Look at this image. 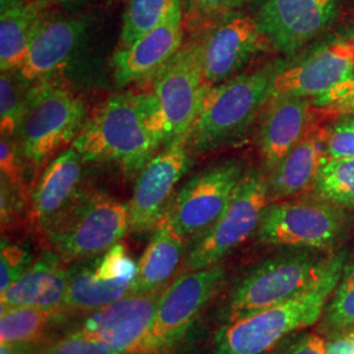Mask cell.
<instances>
[{"label":"cell","mask_w":354,"mask_h":354,"mask_svg":"<svg viewBox=\"0 0 354 354\" xmlns=\"http://www.w3.org/2000/svg\"><path fill=\"white\" fill-rule=\"evenodd\" d=\"M26 83L16 73H1L0 75V134L1 138L12 140L19 134L26 109Z\"/></svg>","instance_id":"30"},{"label":"cell","mask_w":354,"mask_h":354,"mask_svg":"<svg viewBox=\"0 0 354 354\" xmlns=\"http://www.w3.org/2000/svg\"><path fill=\"white\" fill-rule=\"evenodd\" d=\"M243 176L239 163L226 162L192 177L165 212L171 227L185 241L201 235L227 209Z\"/></svg>","instance_id":"11"},{"label":"cell","mask_w":354,"mask_h":354,"mask_svg":"<svg viewBox=\"0 0 354 354\" xmlns=\"http://www.w3.org/2000/svg\"><path fill=\"white\" fill-rule=\"evenodd\" d=\"M315 251L291 248L253 268L231 289L226 322L283 304L310 289L323 277L333 259V254L323 256Z\"/></svg>","instance_id":"6"},{"label":"cell","mask_w":354,"mask_h":354,"mask_svg":"<svg viewBox=\"0 0 354 354\" xmlns=\"http://www.w3.org/2000/svg\"><path fill=\"white\" fill-rule=\"evenodd\" d=\"M317 114L337 120L354 114V77L313 99Z\"/></svg>","instance_id":"34"},{"label":"cell","mask_w":354,"mask_h":354,"mask_svg":"<svg viewBox=\"0 0 354 354\" xmlns=\"http://www.w3.org/2000/svg\"><path fill=\"white\" fill-rule=\"evenodd\" d=\"M20 153L21 152L17 151L16 145H13L12 140L1 138L0 140L1 177L6 178L16 189L20 190L21 193L28 196L26 181H24V168H23V162L20 159Z\"/></svg>","instance_id":"36"},{"label":"cell","mask_w":354,"mask_h":354,"mask_svg":"<svg viewBox=\"0 0 354 354\" xmlns=\"http://www.w3.org/2000/svg\"><path fill=\"white\" fill-rule=\"evenodd\" d=\"M32 354H121L105 342L86 336L66 333L59 339L46 340L33 346Z\"/></svg>","instance_id":"32"},{"label":"cell","mask_w":354,"mask_h":354,"mask_svg":"<svg viewBox=\"0 0 354 354\" xmlns=\"http://www.w3.org/2000/svg\"><path fill=\"white\" fill-rule=\"evenodd\" d=\"M336 0H264L259 26L277 50L292 55L332 21Z\"/></svg>","instance_id":"15"},{"label":"cell","mask_w":354,"mask_h":354,"mask_svg":"<svg viewBox=\"0 0 354 354\" xmlns=\"http://www.w3.org/2000/svg\"><path fill=\"white\" fill-rule=\"evenodd\" d=\"M99 257L77 261L68 266L67 291L64 299L66 314H88L106 304H113L131 292L136 279L105 281L95 274Z\"/></svg>","instance_id":"25"},{"label":"cell","mask_w":354,"mask_h":354,"mask_svg":"<svg viewBox=\"0 0 354 354\" xmlns=\"http://www.w3.org/2000/svg\"><path fill=\"white\" fill-rule=\"evenodd\" d=\"M201 41H192L153 76L151 125L168 147L188 140L206 92Z\"/></svg>","instance_id":"7"},{"label":"cell","mask_w":354,"mask_h":354,"mask_svg":"<svg viewBox=\"0 0 354 354\" xmlns=\"http://www.w3.org/2000/svg\"><path fill=\"white\" fill-rule=\"evenodd\" d=\"M36 344H0V354H32Z\"/></svg>","instance_id":"40"},{"label":"cell","mask_w":354,"mask_h":354,"mask_svg":"<svg viewBox=\"0 0 354 354\" xmlns=\"http://www.w3.org/2000/svg\"><path fill=\"white\" fill-rule=\"evenodd\" d=\"M327 342L320 335H304L291 344L282 354H326Z\"/></svg>","instance_id":"38"},{"label":"cell","mask_w":354,"mask_h":354,"mask_svg":"<svg viewBox=\"0 0 354 354\" xmlns=\"http://www.w3.org/2000/svg\"><path fill=\"white\" fill-rule=\"evenodd\" d=\"M349 227L342 207L317 201H277L266 207L257 239L270 245L326 250L342 241Z\"/></svg>","instance_id":"10"},{"label":"cell","mask_w":354,"mask_h":354,"mask_svg":"<svg viewBox=\"0 0 354 354\" xmlns=\"http://www.w3.org/2000/svg\"><path fill=\"white\" fill-rule=\"evenodd\" d=\"M184 16L181 0H176L165 19L127 48L114 53L112 66L118 87L156 75L183 48Z\"/></svg>","instance_id":"17"},{"label":"cell","mask_w":354,"mask_h":354,"mask_svg":"<svg viewBox=\"0 0 354 354\" xmlns=\"http://www.w3.org/2000/svg\"><path fill=\"white\" fill-rule=\"evenodd\" d=\"M88 23L80 17H45L30 42L26 61L16 73L26 86L54 77L86 37Z\"/></svg>","instance_id":"18"},{"label":"cell","mask_w":354,"mask_h":354,"mask_svg":"<svg viewBox=\"0 0 354 354\" xmlns=\"http://www.w3.org/2000/svg\"><path fill=\"white\" fill-rule=\"evenodd\" d=\"M188 142H178L156 153L140 171L129 203V231H151L165 216L180 180L189 171Z\"/></svg>","instance_id":"13"},{"label":"cell","mask_w":354,"mask_h":354,"mask_svg":"<svg viewBox=\"0 0 354 354\" xmlns=\"http://www.w3.org/2000/svg\"><path fill=\"white\" fill-rule=\"evenodd\" d=\"M225 281L226 269L221 264L178 274L159 299L143 354L163 353L174 348L222 289Z\"/></svg>","instance_id":"9"},{"label":"cell","mask_w":354,"mask_h":354,"mask_svg":"<svg viewBox=\"0 0 354 354\" xmlns=\"http://www.w3.org/2000/svg\"><path fill=\"white\" fill-rule=\"evenodd\" d=\"M266 36L248 15H231L201 41L205 86L214 87L235 77L259 51Z\"/></svg>","instance_id":"16"},{"label":"cell","mask_w":354,"mask_h":354,"mask_svg":"<svg viewBox=\"0 0 354 354\" xmlns=\"http://www.w3.org/2000/svg\"><path fill=\"white\" fill-rule=\"evenodd\" d=\"M83 159L74 147L54 158L30 194L29 221L41 236L75 203L82 188Z\"/></svg>","instance_id":"19"},{"label":"cell","mask_w":354,"mask_h":354,"mask_svg":"<svg viewBox=\"0 0 354 354\" xmlns=\"http://www.w3.org/2000/svg\"><path fill=\"white\" fill-rule=\"evenodd\" d=\"M323 326L337 335L354 329V257L344 266L342 279L326 307Z\"/></svg>","instance_id":"29"},{"label":"cell","mask_w":354,"mask_h":354,"mask_svg":"<svg viewBox=\"0 0 354 354\" xmlns=\"http://www.w3.org/2000/svg\"><path fill=\"white\" fill-rule=\"evenodd\" d=\"M282 68V62L268 64L206 88L187 140L190 150L210 151L238 140L272 99L273 79Z\"/></svg>","instance_id":"3"},{"label":"cell","mask_w":354,"mask_h":354,"mask_svg":"<svg viewBox=\"0 0 354 354\" xmlns=\"http://www.w3.org/2000/svg\"><path fill=\"white\" fill-rule=\"evenodd\" d=\"M328 130L315 121L279 165L268 174L270 203L302 193L314 185L320 168L327 162Z\"/></svg>","instance_id":"22"},{"label":"cell","mask_w":354,"mask_h":354,"mask_svg":"<svg viewBox=\"0 0 354 354\" xmlns=\"http://www.w3.org/2000/svg\"><path fill=\"white\" fill-rule=\"evenodd\" d=\"M327 130L328 158L354 159V114L337 118V122Z\"/></svg>","instance_id":"35"},{"label":"cell","mask_w":354,"mask_h":354,"mask_svg":"<svg viewBox=\"0 0 354 354\" xmlns=\"http://www.w3.org/2000/svg\"><path fill=\"white\" fill-rule=\"evenodd\" d=\"M35 263L30 250L3 238L0 251V292L7 290Z\"/></svg>","instance_id":"31"},{"label":"cell","mask_w":354,"mask_h":354,"mask_svg":"<svg viewBox=\"0 0 354 354\" xmlns=\"http://www.w3.org/2000/svg\"><path fill=\"white\" fill-rule=\"evenodd\" d=\"M46 17V4L33 0H1L0 67L17 73L26 61L30 42Z\"/></svg>","instance_id":"24"},{"label":"cell","mask_w":354,"mask_h":354,"mask_svg":"<svg viewBox=\"0 0 354 354\" xmlns=\"http://www.w3.org/2000/svg\"><path fill=\"white\" fill-rule=\"evenodd\" d=\"M86 117L83 100L55 76L30 84L17 134L21 156L37 169L54 152L74 143Z\"/></svg>","instance_id":"5"},{"label":"cell","mask_w":354,"mask_h":354,"mask_svg":"<svg viewBox=\"0 0 354 354\" xmlns=\"http://www.w3.org/2000/svg\"><path fill=\"white\" fill-rule=\"evenodd\" d=\"M354 77V32L333 38L273 79L272 97H317Z\"/></svg>","instance_id":"14"},{"label":"cell","mask_w":354,"mask_h":354,"mask_svg":"<svg viewBox=\"0 0 354 354\" xmlns=\"http://www.w3.org/2000/svg\"><path fill=\"white\" fill-rule=\"evenodd\" d=\"M68 264L53 250L39 254L26 273L0 292V307H37L64 314Z\"/></svg>","instance_id":"20"},{"label":"cell","mask_w":354,"mask_h":354,"mask_svg":"<svg viewBox=\"0 0 354 354\" xmlns=\"http://www.w3.org/2000/svg\"><path fill=\"white\" fill-rule=\"evenodd\" d=\"M151 93L111 96L86 121L73 146L88 162H114L129 176L140 175L162 146L151 125Z\"/></svg>","instance_id":"1"},{"label":"cell","mask_w":354,"mask_h":354,"mask_svg":"<svg viewBox=\"0 0 354 354\" xmlns=\"http://www.w3.org/2000/svg\"><path fill=\"white\" fill-rule=\"evenodd\" d=\"M33 1H38L42 4H54V3H67V1H74V0H33Z\"/></svg>","instance_id":"41"},{"label":"cell","mask_w":354,"mask_h":354,"mask_svg":"<svg viewBox=\"0 0 354 354\" xmlns=\"http://www.w3.org/2000/svg\"><path fill=\"white\" fill-rule=\"evenodd\" d=\"M244 1L245 0H190V17L200 24L215 21V19L226 15Z\"/></svg>","instance_id":"37"},{"label":"cell","mask_w":354,"mask_h":354,"mask_svg":"<svg viewBox=\"0 0 354 354\" xmlns=\"http://www.w3.org/2000/svg\"><path fill=\"white\" fill-rule=\"evenodd\" d=\"M129 231V206L99 190L86 189L42 235L66 264L99 257Z\"/></svg>","instance_id":"4"},{"label":"cell","mask_w":354,"mask_h":354,"mask_svg":"<svg viewBox=\"0 0 354 354\" xmlns=\"http://www.w3.org/2000/svg\"><path fill=\"white\" fill-rule=\"evenodd\" d=\"M346 253L333 254L323 277L283 304L226 322L214 336L215 354H269L291 333L314 326L342 279Z\"/></svg>","instance_id":"2"},{"label":"cell","mask_w":354,"mask_h":354,"mask_svg":"<svg viewBox=\"0 0 354 354\" xmlns=\"http://www.w3.org/2000/svg\"><path fill=\"white\" fill-rule=\"evenodd\" d=\"M187 241L177 235L163 216L153 228L151 241L142 254L131 292H149L167 288L187 259Z\"/></svg>","instance_id":"23"},{"label":"cell","mask_w":354,"mask_h":354,"mask_svg":"<svg viewBox=\"0 0 354 354\" xmlns=\"http://www.w3.org/2000/svg\"><path fill=\"white\" fill-rule=\"evenodd\" d=\"M266 113L260 131V150L266 172L270 174L288 152L304 138L317 121V109L308 97L279 96Z\"/></svg>","instance_id":"21"},{"label":"cell","mask_w":354,"mask_h":354,"mask_svg":"<svg viewBox=\"0 0 354 354\" xmlns=\"http://www.w3.org/2000/svg\"><path fill=\"white\" fill-rule=\"evenodd\" d=\"M326 354H354V329L342 332L327 342Z\"/></svg>","instance_id":"39"},{"label":"cell","mask_w":354,"mask_h":354,"mask_svg":"<svg viewBox=\"0 0 354 354\" xmlns=\"http://www.w3.org/2000/svg\"><path fill=\"white\" fill-rule=\"evenodd\" d=\"M269 205L268 177L259 172L244 174L223 214L212 227L193 239L184 270L219 264L226 254L257 231Z\"/></svg>","instance_id":"8"},{"label":"cell","mask_w":354,"mask_h":354,"mask_svg":"<svg viewBox=\"0 0 354 354\" xmlns=\"http://www.w3.org/2000/svg\"><path fill=\"white\" fill-rule=\"evenodd\" d=\"M165 289L129 292L113 304L86 314L68 333L105 342L118 353L143 354L145 342Z\"/></svg>","instance_id":"12"},{"label":"cell","mask_w":354,"mask_h":354,"mask_svg":"<svg viewBox=\"0 0 354 354\" xmlns=\"http://www.w3.org/2000/svg\"><path fill=\"white\" fill-rule=\"evenodd\" d=\"M176 0H129L122 19L120 48L130 46L158 26L171 11Z\"/></svg>","instance_id":"28"},{"label":"cell","mask_w":354,"mask_h":354,"mask_svg":"<svg viewBox=\"0 0 354 354\" xmlns=\"http://www.w3.org/2000/svg\"><path fill=\"white\" fill-rule=\"evenodd\" d=\"M317 198L354 209V159H330L320 168L314 183Z\"/></svg>","instance_id":"27"},{"label":"cell","mask_w":354,"mask_h":354,"mask_svg":"<svg viewBox=\"0 0 354 354\" xmlns=\"http://www.w3.org/2000/svg\"><path fill=\"white\" fill-rule=\"evenodd\" d=\"M0 344H39L66 315L37 307H0Z\"/></svg>","instance_id":"26"},{"label":"cell","mask_w":354,"mask_h":354,"mask_svg":"<svg viewBox=\"0 0 354 354\" xmlns=\"http://www.w3.org/2000/svg\"><path fill=\"white\" fill-rule=\"evenodd\" d=\"M136 263L127 253V245L121 241L114 244L111 250L99 256L95 266V274L105 281H117L122 279H136Z\"/></svg>","instance_id":"33"}]
</instances>
